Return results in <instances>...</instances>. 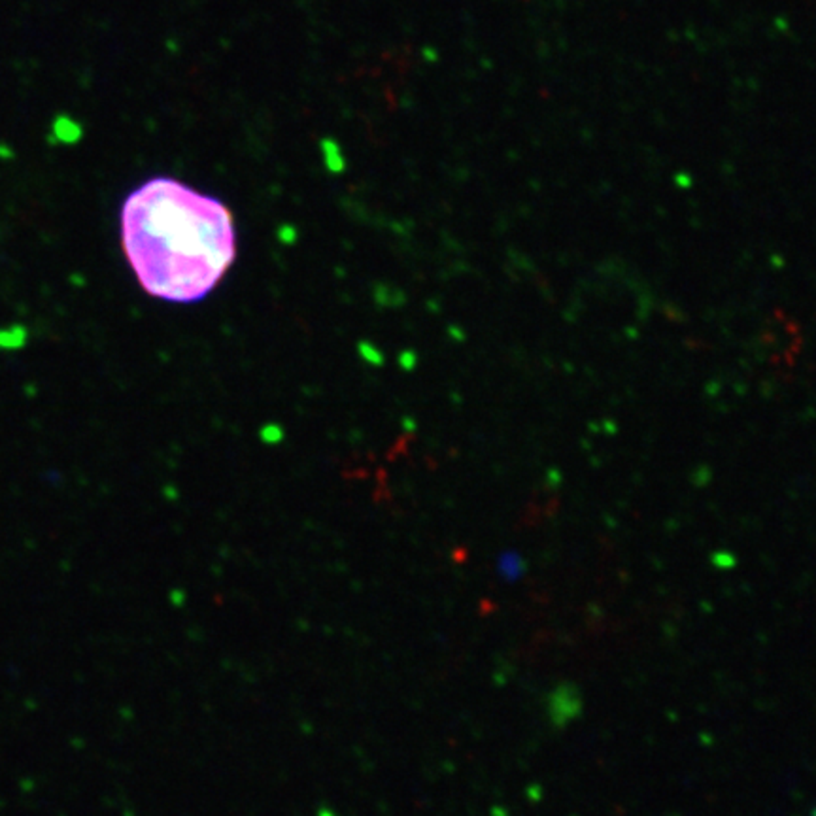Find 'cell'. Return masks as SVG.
I'll use <instances>...</instances> for the list:
<instances>
[{
    "instance_id": "1",
    "label": "cell",
    "mask_w": 816,
    "mask_h": 816,
    "mask_svg": "<svg viewBox=\"0 0 816 816\" xmlns=\"http://www.w3.org/2000/svg\"><path fill=\"white\" fill-rule=\"evenodd\" d=\"M122 246L144 291L168 303H197L237 255L231 210L174 178H151L123 203Z\"/></svg>"
}]
</instances>
